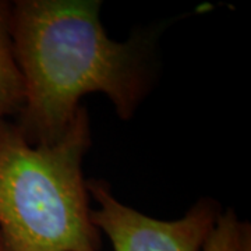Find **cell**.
Segmentation results:
<instances>
[{"label":"cell","instance_id":"6da1fadb","mask_svg":"<svg viewBox=\"0 0 251 251\" xmlns=\"http://www.w3.org/2000/svg\"><path fill=\"white\" fill-rule=\"evenodd\" d=\"M99 0H20L10 9V36L24 82L17 127L31 145L57 143L80 110V99L105 94L130 119L148 85L147 42L112 41Z\"/></svg>","mask_w":251,"mask_h":251},{"label":"cell","instance_id":"277c9868","mask_svg":"<svg viewBox=\"0 0 251 251\" xmlns=\"http://www.w3.org/2000/svg\"><path fill=\"white\" fill-rule=\"evenodd\" d=\"M11 3L0 0V122L18 115L24 103V82L10 36Z\"/></svg>","mask_w":251,"mask_h":251},{"label":"cell","instance_id":"7a4b0ae2","mask_svg":"<svg viewBox=\"0 0 251 251\" xmlns=\"http://www.w3.org/2000/svg\"><path fill=\"white\" fill-rule=\"evenodd\" d=\"M90 145L84 108L52 145H31L17 125L0 122V234L7 251H99L81 169Z\"/></svg>","mask_w":251,"mask_h":251},{"label":"cell","instance_id":"3957f363","mask_svg":"<svg viewBox=\"0 0 251 251\" xmlns=\"http://www.w3.org/2000/svg\"><path fill=\"white\" fill-rule=\"evenodd\" d=\"M87 191L98 204L91 209V222L108 236L113 251H201L219 218L209 200H201L180 219L159 221L117 201L100 180L87 181Z\"/></svg>","mask_w":251,"mask_h":251},{"label":"cell","instance_id":"8992f818","mask_svg":"<svg viewBox=\"0 0 251 251\" xmlns=\"http://www.w3.org/2000/svg\"><path fill=\"white\" fill-rule=\"evenodd\" d=\"M0 251H7V249H6V244H4V242H3L1 234H0Z\"/></svg>","mask_w":251,"mask_h":251},{"label":"cell","instance_id":"5b68a950","mask_svg":"<svg viewBox=\"0 0 251 251\" xmlns=\"http://www.w3.org/2000/svg\"><path fill=\"white\" fill-rule=\"evenodd\" d=\"M201 251H250V230L227 211L219 215Z\"/></svg>","mask_w":251,"mask_h":251}]
</instances>
